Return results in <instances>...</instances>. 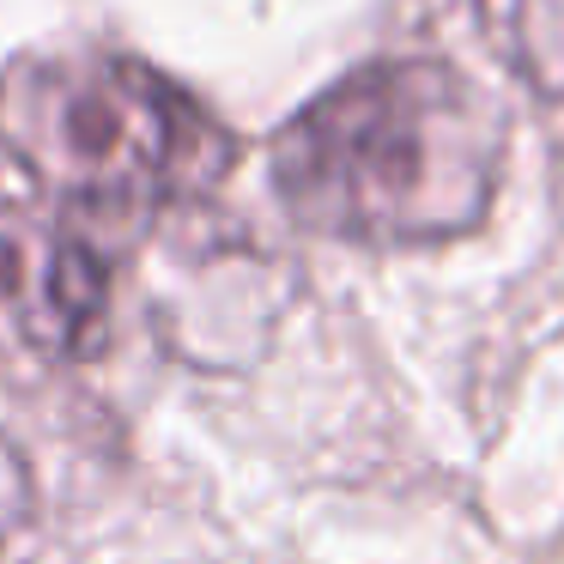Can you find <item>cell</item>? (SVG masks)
<instances>
[{
    "label": "cell",
    "mask_w": 564,
    "mask_h": 564,
    "mask_svg": "<svg viewBox=\"0 0 564 564\" xmlns=\"http://www.w3.org/2000/svg\"><path fill=\"white\" fill-rule=\"evenodd\" d=\"M37 516V479H31V462L19 455L13 437H0V564L19 546V534Z\"/></svg>",
    "instance_id": "obj_5"
},
{
    "label": "cell",
    "mask_w": 564,
    "mask_h": 564,
    "mask_svg": "<svg viewBox=\"0 0 564 564\" xmlns=\"http://www.w3.org/2000/svg\"><path fill=\"white\" fill-rule=\"evenodd\" d=\"M486 31L540 98H564V0H486Z\"/></svg>",
    "instance_id": "obj_4"
},
{
    "label": "cell",
    "mask_w": 564,
    "mask_h": 564,
    "mask_svg": "<svg viewBox=\"0 0 564 564\" xmlns=\"http://www.w3.org/2000/svg\"><path fill=\"white\" fill-rule=\"evenodd\" d=\"M0 147L43 195L140 225L237 164V140L140 55L62 50L0 74Z\"/></svg>",
    "instance_id": "obj_2"
},
{
    "label": "cell",
    "mask_w": 564,
    "mask_h": 564,
    "mask_svg": "<svg viewBox=\"0 0 564 564\" xmlns=\"http://www.w3.org/2000/svg\"><path fill=\"white\" fill-rule=\"evenodd\" d=\"M0 310L37 352L86 358L110 334V261L55 219L0 213Z\"/></svg>",
    "instance_id": "obj_3"
},
{
    "label": "cell",
    "mask_w": 564,
    "mask_h": 564,
    "mask_svg": "<svg viewBox=\"0 0 564 564\" xmlns=\"http://www.w3.org/2000/svg\"><path fill=\"white\" fill-rule=\"evenodd\" d=\"M503 116L462 67L406 55L328 86L273 134V188L304 231L370 249L449 243L491 213Z\"/></svg>",
    "instance_id": "obj_1"
}]
</instances>
